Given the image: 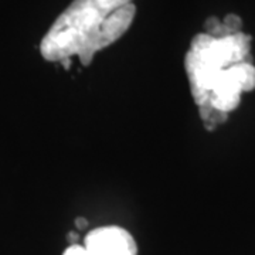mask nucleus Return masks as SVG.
<instances>
[{"instance_id": "obj_1", "label": "nucleus", "mask_w": 255, "mask_h": 255, "mask_svg": "<svg viewBox=\"0 0 255 255\" xmlns=\"http://www.w3.org/2000/svg\"><path fill=\"white\" fill-rule=\"evenodd\" d=\"M135 14L132 0H74L43 37L41 55L65 67L73 57L90 65L98 51L127 33Z\"/></svg>"}, {"instance_id": "obj_2", "label": "nucleus", "mask_w": 255, "mask_h": 255, "mask_svg": "<svg viewBox=\"0 0 255 255\" xmlns=\"http://www.w3.org/2000/svg\"><path fill=\"white\" fill-rule=\"evenodd\" d=\"M251 61V37L246 33L213 37L200 33L191 40L184 58L193 100L201 108L221 74L240 63Z\"/></svg>"}, {"instance_id": "obj_3", "label": "nucleus", "mask_w": 255, "mask_h": 255, "mask_svg": "<svg viewBox=\"0 0 255 255\" xmlns=\"http://www.w3.org/2000/svg\"><path fill=\"white\" fill-rule=\"evenodd\" d=\"M84 247L92 255H137L133 237L117 226L100 227L90 231Z\"/></svg>"}, {"instance_id": "obj_4", "label": "nucleus", "mask_w": 255, "mask_h": 255, "mask_svg": "<svg viewBox=\"0 0 255 255\" xmlns=\"http://www.w3.org/2000/svg\"><path fill=\"white\" fill-rule=\"evenodd\" d=\"M241 18L237 14H228L224 20L210 17L206 20V33L213 37H226L241 33Z\"/></svg>"}, {"instance_id": "obj_5", "label": "nucleus", "mask_w": 255, "mask_h": 255, "mask_svg": "<svg viewBox=\"0 0 255 255\" xmlns=\"http://www.w3.org/2000/svg\"><path fill=\"white\" fill-rule=\"evenodd\" d=\"M63 255H92L87 251V248L84 246H78V244H73L71 247H68Z\"/></svg>"}, {"instance_id": "obj_6", "label": "nucleus", "mask_w": 255, "mask_h": 255, "mask_svg": "<svg viewBox=\"0 0 255 255\" xmlns=\"http://www.w3.org/2000/svg\"><path fill=\"white\" fill-rule=\"evenodd\" d=\"M75 226H77V227L81 230V228L87 227V226H88V223H87V220H84V219H81V217H78V219L75 220Z\"/></svg>"}]
</instances>
